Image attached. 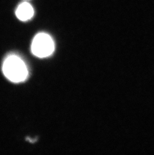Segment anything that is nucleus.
Returning a JSON list of instances; mask_svg holds the SVG:
<instances>
[{
	"label": "nucleus",
	"instance_id": "obj_2",
	"mask_svg": "<svg viewBox=\"0 0 154 155\" xmlns=\"http://www.w3.org/2000/svg\"><path fill=\"white\" fill-rule=\"evenodd\" d=\"M55 48L52 38L45 33L36 36L32 42V51L35 56L40 58L47 57L52 54Z\"/></svg>",
	"mask_w": 154,
	"mask_h": 155
},
{
	"label": "nucleus",
	"instance_id": "obj_3",
	"mask_svg": "<svg viewBox=\"0 0 154 155\" xmlns=\"http://www.w3.org/2000/svg\"><path fill=\"white\" fill-rule=\"evenodd\" d=\"M34 13L33 8L29 3L27 2L20 5L16 11V15L18 18L23 21L31 19L33 16Z\"/></svg>",
	"mask_w": 154,
	"mask_h": 155
},
{
	"label": "nucleus",
	"instance_id": "obj_1",
	"mask_svg": "<svg viewBox=\"0 0 154 155\" xmlns=\"http://www.w3.org/2000/svg\"><path fill=\"white\" fill-rule=\"evenodd\" d=\"M3 71L8 79L16 83L25 81L28 74L24 62L16 55L10 56L6 59L3 64Z\"/></svg>",
	"mask_w": 154,
	"mask_h": 155
}]
</instances>
